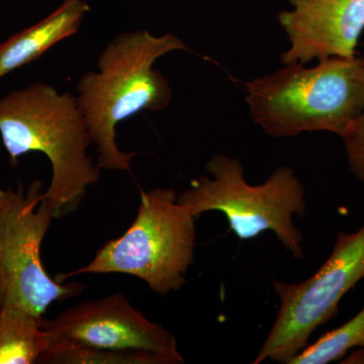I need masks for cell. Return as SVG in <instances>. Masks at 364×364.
I'll return each mask as SVG.
<instances>
[{
  "label": "cell",
  "instance_id": "1",
  "mask_svg": "<svg viewBox=\"0 0 364 364\" xmlns=\"http://www.w3.org/2000/svg\"><path fill=\"white\" fill-rule=\"evenodd\" d=\"M189 50L173 33H121L100 53L97 70L79 78L76 98L97 147L100 169L132 173L136 153L119 149L117 124L140 112H161L169 107L171 86L154 68L155 63L169 53Z\"/></svg>",
  "mask_w": 364,
  "mask_h": 364
},
{
  "label": "cell",
  "instance_id": "2",
  "mask_svg": "<svg viewBox=\"0 0 364 364\" xmlns=\"http://www.w3.org/2000/svg\"><path fill=\"white\" fill-rule=\"evenodd\" d=\"M0 136L13 166L28 153L44 154L52 177L44 191L55 219L73 214L100 169L88 156L90 129L77 98L54 86L35 82L0 98Z\"/></svg>",
  "mask_w": 364,
  "mask_h": 364
},
{
  "label": "cell",
  "instance_id": "3",
  "mask_svg": "<svg viewBox=\"0 0 364 364\" xmlns=\"http://www.w3.org/2000/svg\"><path fill=\"white\" fill-rule=\"evenodd\" d=\"M244 82L255 124L272 138L329 132L342 138L364 107V57H330Z\"/></svg>",
  "mask_w": 364,
  "mask_h": 364
},
{
  "label": "cell",
  "instance_id": "4",
  "mask_svg": "<svg viewBox=\"0 0 364 364\" xmlns=\"http://www.w3.org/2000/svg\"><path fill=\"white\" fill-rule=\"evenodd\" d=\"M191 186L178 193V202L196 219L208 212H220L240 240H252L272 232L296 259H304V236L294 217L306 214V191L293 168L277 167L267 181L249 184L244 167L236 158L217 154Z\"/></svg>",
  "mask_w": 364,
  "mask_h": 364
},
{
  "label": "cell",
  "instance_id": "5",
  "mask_svg": "<svg viewBox=\"0 0 364 364\" xmlns=\"http://www.w3.org/2000/svg\"><path fill=\"white\" fill-rule=\"evenodd\" d=\"M196 218L178 202L176 189L141 191L136 219L121 237L107 242L85 267L60 274L123 273L143 280L151 291L167 296L181 291L195 261Z\"/></svg>",
  "mask_w": 364,
  "mask_h": 364
},
{
  "label": "cell",
  "instance_id": "6",
  "mask_svg": "<svg viewBox=\"0 0 364 364\" xmlns=\"http://www.w3.org/2000/svg\"><path fill=\"white\" fill-rule=\"evenodd\" d=\"M44 191L40 181H33L26 189H9L0 210L2 306L40 318L53 304L75 298L86 287L80 282L53 279L43 267L41 249L55 219Z\"/></svg>",
  "mask_w": 364,
  "mask_h": 364
},
{
  "label": "cell",
  "instance_id": "7",
  "mask_svg": "<svg viewBox=\"0 0 364 364\" xmlns=\"http://www.w3.org/2000/svg\"><path fill=\"white\" fill-rule=\"evenodd\" d=\"M363 277L364 224L351 233L339 232L331 255L310 279L273 282L279 313L252 363L289 364L313 333L338 314L340 301Z\"/></svg>",
  "mask_w": 364,
  "mask_h": 364
},
{
  "label": "cell",
  "instance_id": "8",
  "mask_svg": "<svg viewBox=\"0 0 364 364\" xmlns=\"http://www.w3.org/2000/svg\"><path fill=\"white\" fill-rule=\"evenodd\" d=\"M44 328L53 339L111 350L151 352L170 364L184 363L176 336L150 321L123 294L71 306L51 320H44Z\"/></svg>",
  "mask_w": 364,
  "mask_h": 364
},
{
  "label": "cell",
  "instance_id": "9",
  "mask_svg": "<svg viewBox=\"0 0 364 364\" xmlns=\"http://www.w3.org/2000/svg\"><path fill=\"white\" fill-rule=\"evenodd\" d=\"M293 9L279 14L291 47L282 64L356 56L364 31V0H289Z\"/></svg>",
  "mask_w": 364,
  "mask_h": 364
},
{
  "label": "cell",
  "instance_id": "10",
  "mask_svg": "<svg viewBox=\"0 0 364 364\" xmlns=\"http://www.w3.org/2000/svg\"><path fill=\"white\" fill-rule=\"evenodd\" d=\"M90 6L86 0H63L56 9L30 28L0 44V79L40 58L78 32Z\"/></svg>",
  "mask_w": 364,
  "mask_h": 364
},
{
  "label": "cell",
  "instance_id": "11",
  "mask_svg": "<svg viewBox=\"0 0 364 364\" xmlns=\"http://www.w3.org/2000/svg\"><path fill=\"white\" fill-rule=\"evenodd\" d=\"M50 342L44 318L0 306V364L39 363Z\"/></svg>",
  "mask_w": 364,
  "mask_h": 364
},
{
  "label": "cell",
  "instance_id": "12",
  "mask_svg": "<svg viewBox=\"0 0 364 364\" xmlns=\"http://www.w3.org/2000/svg\"><path fill=\"white\" fill-rule=\"evenodd\" d=\"M39 363L170 364L166 358L151 352L111 350V349L86 346L69 340L53 338L48 348L41 356Z\"/></svg>",
  "mask_w": 364,
  "mask_h": 364
},
{
  "label": "cell",
  "instance_id": "13",
  "mask_svg": "<svg viewBox=\"0 0 364 364\" xmlns=\"http://www.w3.org/2000/svg\"><path fill=\"white\" fill-rule=\"evenodd\" d=\"M364 347V306L348 322L306 346L289 364H327L339 360L351 349Z\"/></svg>",
  "mask_w": 364,
  "mask_h": 364
},
{
  "label": "cell",
  "instance_id": "14",
  "mask_svg": "<svg viewBox=\"0 0 364 364\" xmlns=\"http://www.w3.org/2000/svg\"><path fill=\"white\" fill-rule=\"evenodd\" d=\"M349 168L364 183V107L358 119L342 136Z\"/></svg>",
  "mask_w": 364,
  "mask_h": 364
},
{
  "label": "cell",
  "instance_id": "15",
  "mask_svg": "<svg viewBox=\"0 0 364 364\" xmlns=\"http://www.w3.org/2000/svg\"><path fill=\"white\" fill-rule=\"evenodd\" d=\"M341 363L344 364H364V347L349 354Z\"/></svg>",
  "mask_w": 364,
  "mask_h": 364
},
{
  "label": "cell",
  "instance_id": "16",
  "mask_svg": "<svg viewBox=\"0 0 364 364\" xmlns=\"http://www.w3.org/2000/svg\"><path fill=\"white\" fill-rule=\"evenodd\" d=\"M7 196H9V189H4L0 186V210L6 202Z\"/></svg>",
  "mask_w": 364,
  "mask_h": 364
},
{
  "label": "cell",
  "instance_id": "17",
  "mask_svg": "<svg viewBox=\"0 0 364 364\" xmlns=\"http://www.w3.org/2000/svg\"><path fill=\"white\" fill-rule=\"evenodd\" d=\"M2 306V294H1V289H0V306Z\"/></svg>",
  "mask_w": 364,
  "mask_h": 364
}]
</instances>
